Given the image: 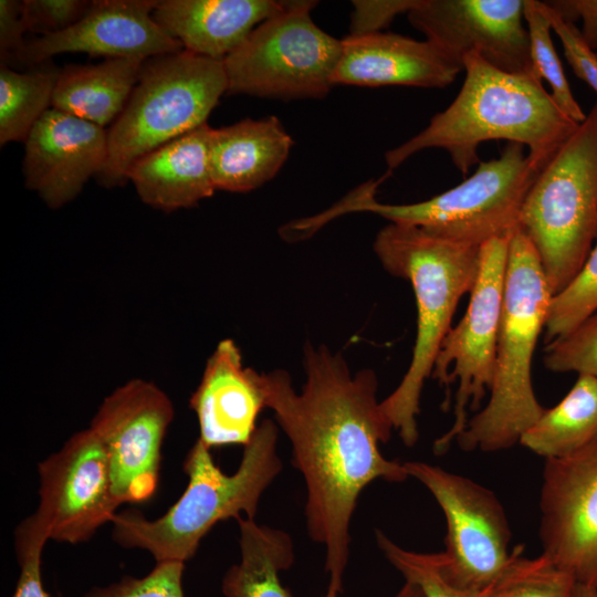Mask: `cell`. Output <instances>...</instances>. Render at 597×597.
<instances>
[{"mask_svg":"<svg viewBox=\"0 0 597 597\" xmlns=\"http://www.w3.org/2000/svg\"><path fill=\"white\" fill-rule=\"evenodd\" d=\"M596 54H597V52H596Z\"/></svg>","mask_w":597,"mask_h":597,"instance_id":"obj_41","label":"cell"},{"mask_svg":"<svg viewBox=\"0 0 597 597\" xmlns=\"http://www.w3.org/2000/svg\"><path fill=\"white\" fill-rule=\"evenodd\" d=\"M292 145L275 116L211 127L209 167L216 190L247 192L259 188L277 174Z\"/></svg>","mask_w":597,"mask_h":597,"instance_id":"obj_22","label":"cell"},{"mask_svg":"<svg viewBox=\"0 0 597 597\" xmlns=\"http://www.w3.org/2000/svg\"><path fill=\"white\" fill-rule=\"evenodd\" d=\"M464 70L428 40L378 32L342 40L333 84L446 87Z\"/></svg>","mask_w":597,"mask_h":597,"instance_id":"obj_19","label":"cell"},{"mask_svg":"<svg viewBox=\"0 0 597 597\" xmlns=\"http://www.w3.org/2000/svg\"><path fill=\"white\" fill-rule=\"evenodd\" d=\"M543 167L525 147L507 143L496 159L480 161L458 186L409 205L381 203L375 199L381 180L368 181L331 209L314 217L318 227L348 212H373L390 223L415 226L437 237L480 248L512 233L525 197Z\"/></svg>","mask_w":597,"mask_h":597,"instance_id":"obj_6","label":"cell"},{"mask_svg":"<svg viewBox=\"0 0 597 597\" xmlns=\"http://www.w3.org/2000/svg\"><path fill=\"white\" fill-rule=\"evenodd\" d=\"M224 93L223 60L186 50L145 60L124 111L107 130L108 154L98 182L124 185L138 158L207 124Z\"/></svg>","mask_w":597,"mask_h":597,"instance_id":"obj_7","label":"cell"},{"mask_svg":"<svg viewBox=\"0 0 597 597\" xmlns=\"http://www.w3.org/2000/svg\"><path fill=\"white\" fill-rule=\"evenodd\" d=\"M441 507L447 523L443 567L458 587L483 590L506 568L511 528L496 495L473 480L422 461L404 462Z\"/></svg>","mask_w":597,"mask_h":597,"instance_id":"obj_11","label":"cell"},{"mask_svg":"<svg viewBox=\"0 0 597 597\" xmlns=\"http://www.w3.org/2000/svg\"><path fill=\"white\" fill-rule=\"evenodd\" d=\"M570 597H597V588L576 583Z\"/></svg>","mask_w":597,"mask_h":597,"instance_id":"obj_40","label":"cell"},{"mask_svg":"<svg viewBox=\"0 0 597 597\" xmlns=\"http://www.w3.org/2000/svg\"><path fill=\"white\" fill-rule=\"evenodd\" d=\"M394 597H426L421 588L410 582L405 580V584L396 593Z\"/></svg>","mask_w":597,"mask_h":597,"instance_id":"obj_39","label":"cell"},{"mask_svg":"<svg viewBox=\"0 0 597 597\" xmlns=\"http://www.w3.org/2000/svg\"><path fill=\"white\" fill-rule=\"evenodd\" d=\"M524 547H514L502 574L486 587V597H570L576 582L546 556L527 558Z\"/></svg>","mask_w":597,"mask_h":597,"instance_id":"obj_28","label":"cell"},{"mask_svg":"<svg viewBox=\"0 0 597 597\" xmlns=\"http://www.w3.org/2000/svg\"><path fill=\"white\" fill-rule=\"evenodd\" d=\"M597 312V240L576 275L551 298L545 341L565 336Z\"/></svg>","mask_w":597,"mask_h":597,"instance_id":"obj_29","label":"cell"},{"mask_svg":"<svg viewBox=\"0 0 597 597\" xmlns=\"http://www.w3.org/2000/svg\"><path fill=\"white\" fill-rule=\"evenodd\" d=\"M418 0H355L349 34L360 36L381 32L392 20L408 13Z\"/></svg>","mask_w":597,"mask_h":597,"instance_id":"obj_36","label":"cell"},{"mask_svg":"<svg viewBox=\"0 0 597 597\" xmlns=\"http://www.w3.org/2000/svg\"><path fill=\"white\" fill-rule=\"evenodd\" d=\"M240 561L224 574V597H291L280 573L294 563V545L283 530L260 525L254 519L238 517Z\"/></svg>","mask_w":597,"mask_h":597,"instance_id":"obj_24","label":"cell"},{"mask_svg":"<svg viewBox=\"0 0 597 597\" xmlns=\"http://www.w3.org/2000/svg\"><path fill=\"white\" fill-rule=\"evenodd\" d=\"M277 432L275 422L264 419L231 474L220 469L211 449L198 439L185 458L188 484L177 502L155 520L139 511L116 513L112 520L114 541L125 548L147 551L156 563H186L218 522L254 519L263 493L283 468L276 452Z\"/></svg>","mask_w":597,"mask_h":597,"instance_id":"obj_3","label":"cell"},{"mask_svg":"<svg viewBox=\"0 0 597 597\" xmlns=\"http://www.w3.org/2000/svg\"><path fill=\"white\" fill-rule=\"evenodd\" d=\"M524 19L530 38L532 70L551 86V96L558 108L572 121L580 124L586 114L575 100L554 48L551 21L544 1L524 0Z\"/></svg>","mask_w":597,"mask_h":597,"instance_id":"obj_27","label":"cell"},{"mask_svg":"<svg viewBox=\"0 0 597 597\" xmlns=\"http://www.w3.org/2000/svg\"><path fill=\"white\" fill-rule=\"evenodd\" d=\"M304 368L300 392L283 369L262 373V384L266 407L289 438L293 464L305 482L307 533L325 549L323 597H341L359 495L375 480L402 482L409 475L404 463L379 449L394 428L377 400L375 371L352 375L341 353L308 343Z\"/></svg>","mask_w":597,"mask_h":597,"instance_id":"obj_1","label":"cell"},{"mask_svg":"<svg viewBox=\"0 0 597 597\" xmlns=\"http://www.w3.org/2000/svg\"><path fill=\"white\" fill-rule=\"evenodd\" d=\"M540 510L542 554L576 583L597 588V442L545 460Z\"/></svg>","mask_w":597,"mask_h":597,"instance_id":"obj_14","label":"cell"},{"mask_svg":"<svg viewBox=\"0 0 597 597\" xmlns=\"http://www.w3.org/2000/svg\"><path fill=\"white\" fill-rule=\"evenodd\" d=\"M315 1H289L224 60L227 93L282 100L322 98L331 90L342 40L311 18Z\"/></svg>","mask_w":597,"mask_h":597,"instance_id":"obj_9","label":"cell"},{"mask_svg":"<svg viewBox=\"0 0 597 597\" xmlns=\"http://www.w3.org/2000/svg\"><path fill=\"white\" fill-rule=\"evenodd\" d=\"M597 442V379L578 375L566 396L523 433L520 443L546 459L573 455Z\"/></svg>","mask_w":597,"mask_h":597,"instance_id":"obj_25","label":"cell"},{"mask_svg":"<svg viewBox=\"0 0 597 597\" xmlns=\"http://www.w3.org/2000/svg\"><path fill=\"white\" fill-rule=\"evenodd\" d=\"M512 233L480 247L479 272L468 308L461 321L449 329L437 354L431 376L446 389L444 407L450 405V387L454 383L457 391L454 420L451 428L434 441L436 454L449 449L464 429L469 413L478 410L490 392Z\"/></svg>","mask_w":597,"mask_h":597,"instance_id":"obj_10","label":"cell"},{"mask_svg":"<svg viewBox=\"0 0 597 597\" xmlns=\"http://www.w3.org/2000/svg\"><path fill=\"white\" fill-rule=\"evenodd\" d=\"M544 365L555 373L574 371L597 379V312L545 348Z\"/></svg>","mask_w":597,"mask_h":597,"instance_id":"obj_31","label":"cell"},{"mask_svg":"<svg viewBox=\"0 0 597 597\" xmlns=\"http://www.w3.org/2000/svg\"><path fill=\"white\" fill-rule=\"evenodd\" d=\"M376 543L385 558L404 576L418 585L426 597H486L483 590L458 587L446 574L442 553H419L402 548L380 530Z\"/></svg>","mask_w":597,"mask_h":597,"instance_id":"obj_30","label":"cell"},{"mask_svg":"<svg viewBox=\"0 0 597 597\" xmlns=\"http://www.w3.org/2000/svg\"><path fill=\"white\" fill-rule=\"evenodd\" d=\"M189 404L198 419L199 440L208 448L244 447L266 407L262 374L244 367L237 344L223 339L207 360Z\"/></svg>","mask_w":597,"mask_h":597,"instance_id":"obj_18","label":"cell"},{"mask_svg":"<svg viewBox=\"0 0 597 597\" xmlns=\"http://www.w3.org/2000/svg\"><path fill=\"white\" fill-rule=\"evenodd\" d=\"M158 0H93L88 12L69 29L25 41L12 61L33 67L61 53L105 59H139L184 50L154 20Z\"/></svg>","mask_w":597,"mask_h":597,"instance_id":"obj_16","label":"cell"},{"mask_svg":"<svg viewBox=\"0 0 597 597\" xmlns=\"http://www.w3.org/2000/svg\"><path fill=\"white\" fill-rule=\"evenodd\" d=\"M39 505L31 517L49 540H90L119 506L105 449L91 428L72 434L38 465Z\"/></svg>","mask_w":597,"mask_h":597,"instance_id":"obj_13","label":"cell"},{"mask_svg":"<svg viewBox=\"0 0 597 597\" xmlns=\"http://www.w3.org/2000/svg\"><path fill=\"white\" fill-rule=\"evenodd\" d=\"M92 3L87 0H23L22 19L27 32L41 36L54 34L78 22Z\"/></svg>","mask_w":597,"mask_h":597,"instance_id":"obj_34","label":"cell"},{"mask_svg":"<svg viewBox=\"0 0 597 597\" xmlns=\"http://www.w3.org/2000/svg\"><path fill=\"white\" fill-rule=\"evenodd\" d=\"M275 0H160L155 22L184 50L224 60L264 20L284 10Z\"/></svg>","mask_w":597,"mask_h":597,"instance_id":"obj_20","label":"cell"},{"mask_svg":"<svg viewBox=\"0 0 597 597\" xmlns=\"http://www.w3.org/2000/svg\"><path fill=\"white\" fill-rule=\"evenodd\" d=\"M519 227L556 294L576 275L597 240V102L536 177Z\"/></svg>","mask_w":597,"mask_h":597,"instance_id":"obj_8","label":"cell"},{"mask_svg":"<svg viewBox=\"0 0 597 597\" xmlns=\"http://www.w3.org/2000/svg\"><path fill=\"white\" fill-rule=\"evenodd\" d=\"M144 62L119 57L65 65L60 70L51 106L104 128L124 111Z\"/></svg>","mask_w":597,"mask_h":597,"instance_id":"obj_23","label":"cell"},{"mask_svg":"<svg viewBox=\"0 0 597 597\" xmlns=\"http://www.w3.org/2000/svg\"><path fill=\"white\" fill-rule=\"evenodd\" d=\"M545 7L552 30L557 34L573 72L597 93L596 52L586 45L579 29L574 23L564 21L546 3Z\"/></svg>","mask_w":597,"mask_h":597,"instance_id":"obj_35","label":"cell"},{"mask_svg":"<svg viewBox=\"0 0 597 597\" xmlns=\"http://www.w3.org/2000/svg\"><path fill=\"white\" fill-rule=\"evenodd\" d=\"M174 415L166 392L139 378L116 388L98 407L88 428L105 449L119 505L143 503L156 493L161 447Z\"/></svg>","mask_w":597,"mask_h":597,"instance_id":"obj_12","label":"cell"},{"mask_svg":"<svg viewBox=\"0 0 597 597\" xmlns=\"http://www.w3.org/2000/svg\"><path fill=\"white\" fill-rule=\"evenodd\" d=\"M463 67L464 81L452 103L419 134L386 153L389 171L421 150L442 148L465 176L480 163V145L496 139L527 147L544 168L578 127L534 73H507L474 53L463 59Z\"/></svg>","mask_w":597,"mask_h":597,"instance_id":"obj_2","label":"cell"},{"mask_svg":"<svg viewBox=\"0 0 597 597\" xmlns=\"http://www.w3.org/2000/svg\"><path fill=\"white\" fill-rule=\"evenodd\" d=\"M545 3L566 22L575 24L582 19V38L591 51L597 52V0H554Z\"/></svg>","mask_w":597,"mask_h":597,"instance_id":"obj_38","label":"cell"},{"mask_svg":"<svg viewBox=\"0 0 597 597\" xmlns=\"http://www.w3.org/2000/svg\"><path fill=\"white\" fill-rule=\"evenodd\" d=\"M50 61L17 72L0 66V145L24 143L40 118L52 105L60 73Z\"/></svg>","mask_w":597,"mask_h":597,"instance_id":"obj_26","label":"cell"},{"mask_svg":"<svg viewBox=\"0 0 597 597\" xmlns=\"http://www.w3.org/2000/svg\"><path fill=\"white\" fill-rule=\"evenodd\" d=\"M27 32L22 19V1H0V56L1 64L12 62L17 52L25 43L23 34Z\"/></svg>","mask_w":597,"mask_h":597,"instance_id":"obj_37","label":"cell"},{"mask_svg":"<svg viewBox=\"0 0 597 597\" xmlns=\"http://www.w3.org/2000/svg\"><path fill=\"white\" fill-rule=\"evenodd\" d=\"M208 124L138 158L128 169L140 200L163 211L191 208L216 191L209 167Z\"/></svg>","mask_w":597,"mask_h":597,"instance_id":"obj_21","label":"cell"},{"mask_svg":"<svg viewBox=\"0 0 597 597\" xmlns=\"http://www.w3.org/2000/svg\"><path fill=\"white\" fill-rule=\"evenodd\" d=\"M374 249L390 274L410 282L417 305V336L410 365L380 408L402 442L418 440L420 396L432 374L441 343L461 297L470 293L479 272L480 248L447 240L415 226L389 223L376 235Z\"/></svg>","mask_w":597,"mask_h":597,"instance_id":"obj_4","label":"cell"},{"mask_svg":"<svg viewBox=\"0 0 597 597\" xmlns=\"http://www.w3.org/2000/svg\"><path fill=\"white\" fill-rule=\"evenodd\" d=\"M25 187L51 209L72 201L103 169L107 130L85 119L50 108L24 142Z\"/></svg>","mask_w":597,"mask_h":597,"instance_id":"obj_17","label":"cell"},{"mask_svg":"<svg viewBox=\"0 0 597 597\" xmlns=\"http://www.w3.org/2000/svg\"><path fill=\"white\" fill-rule=\"evenodd\" d=\"M552 296L536 250L517 227L509 245L493 383L485 407L455 439L462 450H506L543 413L531 370Z\"/></svg>","mask_w":597,"mask_h":597,"instance_id":"obj_5","label":"cell"},{"mask_svg":"<svg viewBox=\"0 0 597 597\" xmlns=\"http://www.w3.org/2000/svg\"><path fill=\"white\" fill-rule=\"evenodd\" d=\"M413 28L450 57L471 54L507 73H533L524 0H418Z\"/></svg>","mask_w":597,"mask_h":597,"instance_id":"obj_15","label":"cell"},{"mask_svg":"<svg viewBox=\"0 0 597 597\" xmlns=\"http://www.w3.org/2000/svg\"><path fill=\"white\" fill-rule=\"evenodd\" d=\"M184 570L182 562H158L144 577L124 576L107 586L93 587L82 597H186Z\"/></svg>","mask_w":597,"mask_h":597,"instance_id":"obj_32","label":"cell"},{"mask_svg":"<svg viewBox=\"0 0 597 597\" xmlns=\"http://www.w3.org/2000/svg\"><path fill=\"white\" fill-rule=\"evenodd\" d=\"M49 541L45 532L30 516L14 531V546L20 567L12 597H53L43 585L42 551Z\"/></svg>","mask_w":597,"mask_h":597,"instance_id":"obj_33","label":"cell"}]
</instances>
